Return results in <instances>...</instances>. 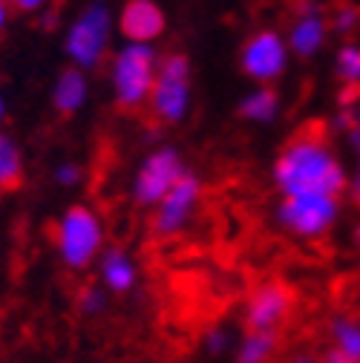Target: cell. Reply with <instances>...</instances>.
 Listing matches in <instances>:
<instances>
[{"instance_id":"cell-1","label":"cell","mask_w":360,"mask_h":363,"mask_svg":"<svg viewBox=\"0 0 360 363\" xmlns=\"http://www.w3.org/2000/svg\"><path fill=\"white\" fill-rule=\"evenodd\" d=\"M274 185L280 188L283 196H300V194L340 196L349 188V176L326 139L300 133L280 150L274 162Z\"/></svg>"},{"instance_id":"cell-2","label":"cell","mask_w":360,"mask_h":363,"mask_svg":"<svg viewBox=\"0 0 360 363\" xmlns=\"http://www.w3.org/2000/svg\"><path fill=\"white\" fill-rule=\"evenodd\" d=\"M55 251L69 271L89 268L104 251V222L89 205H69L55 222Z\"/></svg>"},{"instance_id":"cell-3","label":"cell","mask_w":360,"mask_h":363,"mask_svg":"<svg viewBox=\"0 0 360 363\" xmlns=\"http://www.w3.org/2000/svg\"><path fill=\"white\" fill-rule=\"evenodd\" d=\"M159 69V52L150 43H127L113 55L110 84L121 110H142L150 101Z\"/></svg>"},{"instance_id":"cell-4","label":"cell","mask_w":360,"mask_h":363,"mask_svg":"<svg viewBox=\"0 0 360 363\" xmlns=\"http://www.w3.org/2000/svg\"><path fill=\"white\" fill-rule=\"evenodd\" d=\"M110 40H113V12L107 9V4L96 0V4L84 6L81 15L67 29L64 52L75 69L89 72L107 58Z\"/></svg>"},{"instance_id":"cell-5","label":"cell","mask_w":360,"mask_h":363,"mask_svg":"<svg viewBox=\"0 0 360 363\" xmlns=\"http://www.w3.org/2000/svg\"><path fill=\"white\" fill-rule=\"evenodd\" d=\"M193 99L191 86V58L185 52H170L159 58L156 84L150 93V110L162 124H179L185 121Z\"/></svg>"},{"instance_id":"cell-6","label":"cell","mask_w":360,"mask_h":363,"mask_svg":"<svg viewBox=\"0 0 360 363\" xmlns=\"http://www.w3.org/2000/svg\"><path fill=\"white\" fill-rule=\"evenodd\" d=\"M340 216L337 196L323 194H300L283 196L277 205V222L297 240H320L326 237Z\"/></svg>"},{"instance_id":"cell-7","label":"cell","mask_w":360,"mask_h":363,"mask_svg":"<svg viewBox=\"0 0 360 363\" xmlns=\"http://www.w3.org/2000/svg\"><path fill=\"white\" fill-rule=\"evenodd\" d=\"M185 173V159L176 147L153 150L150 156H145L136 170V179H133V202L139 208H156Z\"/></svg>"},{"instance_id":"cell-8","label":"cell","mask_w":360,"mask_h":363,"mask_svg":"<svg viewBox=\"0 0 360 363\" xmlns=\"http://www.w3.org/2000/svg\"><path fill=\"white\" fill-rule=\"evenodd\" d=\"M288 58L291 52L286 47V38L277 29H257L240 50L242 72L259 86H268L277 78H283L288 69Z\"/></svg>"},{"instance_id":"cell-9","label":"cell","mask_w":360,"mask_h":363,"mask_svg":"<svg viewBox=\"0 0 360 363\" xmlns=\"http://www.w3.org/2000/svg\"><path fill=\"white\" fill-rule=\"evenodd\" d=\"M199 196H202V182L188 170L167 191V196L156 205V213H153V231H156V237H176L179 231H185L188 222L196 213Z\"/></svg>"},{"instance_id":"cell-10","label":"cell","mask_w":360,"mask_h":363,"mask_svg":"<svg viewBox=\"0 0 360 363\" xmlns=\"http://www.w3.org/2000/svg\"><path fill=\"white\" fill-rule=\"evenodd\" d=\"M294 306V294L288 286L271 280L262 283L251 291L248 303H245V323L248 332H265V335H277V329L288 320Z\"/></svg>"},{"instance_id":"cell-11","label":"cell","mask_w":360,"mask_h":363,"mask_svg":"<svg viewBox=\"0 0 360 363\" xmlns=\"http://www.w3.org/2000/svg\"><path fill=\"white\" fill-rule=\"evenodd\" d=\"M326 38H329V21L323 18L320 6L314 0H300L297 18L291 21L286 35L288 52L297 58H314L326 47Z\"/></svg>"},{"instance_id":"cell-12","label":"cell","mask_w":360,"mask_h":363,"mask_svg":"<svg viewBox=\"0 0 360 363\" xmlns=\"http://www.w3.org/2000/svg\"><path fill=\"white\" fill-rule=\"evenodd\" d=\"M167 18L156 0H127L121 15H118V29L127 38V43H150L164 35Z\"/></svg>"},{"instance_id":"cell-13","label":"cell","mask_w":360,"mask_h":363,"mask_svg":"<svg viewBox=\"0 0 360 363\" xmlns=\"http://www.w3.org/2000/svg\"><path fill=\"white\" fill-rule=\"evenodd\" d=\"M99 274H101V289L113 294H127L139 283V268L133 257L121 248H107L99 257Z\"/></svg>"},{"instance_id":"cell-14","label":"cell","mask_w":360,"mask_h":363,"mask_svg":"<svg viewBox=\"0 0 360 363\" xmlns=\"http://www.w3.org/2000/svg\"><path fill=\"white\" fill-rule=\"evenodd\" d=\"M89 99V81H86V72L75 69V67H67L58 72L55 84H52V107L61 113V116H75Z\"/></svg>"},{"instance_id":"cell-15","label":"cell","mask_w":360,"mask_h":363,"mask_svg":"<svg viewBox=\"0 0 360 363\" xmlns=\"http://www.w3.org/2000/svg\"><path fill=\"white\" fill-rule=\"evenodd\" d=\"M277 113H280V96L274 93L271 86H257L240 101V116L245 121H254V124L274 121Z\"/></svg>"},{"instance_id":"cell-16","label":"cell","mask_w":360,"mask_h":363,"mask_svg":"<svg viewBox=\"0 0 360 363\" xmlns=\"http://www.w3.org/2000/svg\"><path fill=\"white\" fill-rule=\"evenodd\" d=\"M23 182V153L12 135L0 133V191H12Z\"/></svg>"},{"instance_id":"cell-17","label":"cell","mask_w":360,"mask_h":363,"mask_svg":"<svg viewBox=\"0 0 360 363\" xmlns=\"http://www.w3.org/2000/svg\"><path fill=\"white\" fill-rule=\"evenodd\" d=\"M332 349L349 357L351 363H360V320L354 317H334L329 323Z\"/></svg>"},{"instance_id":"cell-18","label":"cell","mask_w":360,"mask_h":363,"mask_svg":"<svg viewBox=\"0 0 360 363\" xmlns=\"http://www.w3.org/2000/svg\"><path fill=\"white\" fill-rule=\"evenodd\" d=\"M277 352V335L265 332H248L234 354V363H268Z\"/></svg>"},{"instance_id":"cell-19","label":"cell","mask_w":360,"mask_h":363,"mask_svg":"<svg viewBox=\"0 0 360 363\" xmlns=\"http://www.w3.org/2000/svg\"><path fill=\"white\" fill-rule=\"evenodd\" d=\"M334 72L346 86H357L360 84V43L357 40H349L337 50Z\"/></svg>"},{"instance_id":"cell-20","label":"cell","mask_w":360,"mask_h":363,"mask_svg":"<svg viewBox=\"0 0 360 363\" xmlns=\"http://www.w3.org/2000/svg\"><path fill=\"white\" fill-rule=\"evenodd\" d=\"M107 308V294H104V289L96 283V286H84L81 291H78V311L81 314H86V317H96V314H101Z\"/></svg>"},{"instance_id":"cell-21","label":"cell","mask_w":360,"mask_h":363,"mask_svg":"<svg viewBox=\"0 0 360 363\" xmlns=\"http://www.w3.org/2000/svg\"><path fill=\"white\" fill-rule=\"evenodd\" d=\"M332 29L340 35H354L360 29V9L354 4H340L332 12Z\"/></svg>"},{"instance_id":"cell-22","label":"cell","mask_w":360,"mask_h":363,"mask_svg":"<svg viewBox=\"0 0 360 363\" xmlns=\"http://www.w3.org/2000/svg\"><path fill=\"white\" fill-rule=\"evenodd\" d=\"M234 346V335H231V329H225V326H210L208 332H205V352L208 354H213V357H219V354H225Z\"/></svg>"},{"instance_id":"cell-23","label":"cell","mask_w":360,"mask_h":363,"mask_svg":"<svg viewBox=\"0 0 360 363\" xmlns=\"http://www.w3.org/2000/svg\"><path fill=\"white\" fill-rule=\"evenodd\" d=\"M55 182L61 188H75L78 182H81V167L75 162H61L55 167Z\"/></svg>"},{"instance_id":"cell-24","label":"cell","mask_w":360,"mask_h":363,"mask_svg":"<svg viewBox=\"0 0 360 363\" xmlns=\"http://www.w3.org/2000/svg\"><path fill=\"white\" fill-rule=\"evenodd\" d=\"M6 4L21 12H38L40 6H47V0H6Z\"/></svg>"},{"instance_id":"cell-25","label":"cell","mask_w":360,"mask_h":363,"mask_svg":"<svg viewBox=\"0 0 360 363\" xmlns=\"http://www.w3.org/2000/svg\"><path fill=\"white\" fill-rule=\"evenodd\" d=\"M317 363H351L349 357H343L340 352H334V349H329L323 357H317Z\"/></svg>"},{"instance_id":"cell-26","label":"cell","mask_w":360,"mask_h":363,"mask_svg":"<svg viewBox=\"0 0 360 363\" xmlns=\"http://www.w3.org/2000/svg\"><path fill=\"white\" fill-rule=\"evenodd\" d=\"M9 15H12V6L6 4V0H0V32L6 29V23H9Z\"/></svg>"},{"instance_id":"cell-27","label":"cell","mask_w":360,"mask_h":363,"mask_svg":"<svg viewBox=\"0 0 360 363\" xmlns=\"http://www.w3.org/2000/svg\"><path fill=\"white\" fill-rule=\"evenodd\" d=\"M349 139H351V145L357 150V162H360V127H351L349 130ZM357 170H360V164H357Z\"/></svg>"},{"instance_id":"cell-28","label":"cell","mask_w":360,"mask_h":363,"mask_svg":"<svg viewBox=\"0 0 360 363\" xmlns=\"http://www.w3.org/2000/svg\"><path fill=\"white\" fill-rule=\"evenodd\" d=\"M351 194H354V199L360 202V170H357L354 179H351Z\"/></svg>"},{"instance_id":"cell-29","label":"cell","mask_w":360,"mask_h":363,"mask_svg":"<svg viewBox=\"0 0 360 363\" xmlns=\"http://www.w3.org/2000/svg\"><path fill=\"white\" fill-rule=\"evenodd\" d=\"M291 363H317V357H311V354H297V357H291Z\"/></svg>"},{"instance_id":"cell-30","label":"cell","mask_w":360,"mask_h":363,"mask_svg":"<svg viewBox=\"0 0 360 363\" xmlns=\"http://www.w3.org/2000/svg\"><path fill=\"white\" fill-rule=\"evenodd\" d=\"M6 116V99H4V89H0V121Z\"/></svg>"},{"instance_id":"cell-31","label":"cell","mask_w":360,"mask_h":363,"mask_svg":"<svg viewBox=\"0 0 360 363\" xmlns=\"http://www.w3.org/2000/svg\"><path fill=\"white\" fill-rule=\"evenodd\" d=\"M351 240H354V248L360 251V225H357V228H354V234H351Z\"/></svg>"}]
</instances>
